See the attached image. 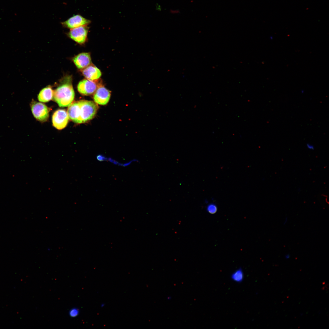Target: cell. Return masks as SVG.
Masks as SVG:
<instances>
[{"label": "cell", "instance_id": "6da1fadb", "mask_svg": "<svg viewBox=\"0 0 329 329\" xmlns=\"http://www.w3.org/2000/svg\"><path fill=\"white\" fill-rule=\"evenodd\" d=\"M98 108L97 104L92 101L81 100L71 103L68 106L67 112L69 119L80 124L93 119Z\"/></svg>", "mask_w": 329, "mask_h": 329}, {"label": "cell", "instance_id": "7a4b0ae2", "mask_svg": "<svg viewBox=\"0 0 329 329\" xmlns=\"http://www.w3.org/2000/svg\"><path fill=\"white\" fill-rule=\"evenodd\" d=\"M75 93L69 76L63 78L59 86L54 91L53 98L60 107L68 106L73 102Z\"/></svg>", "mask_w": 329, "mask_h": 329}, {"label": "cell", "instance_id": "3957f363", "mask_svg": "<svg viewBox=\"0 0 329 329\" xmlns=\"http://www.w3.org/2000/svg\"><path fill=\"white\" fill-rule=\"evenodd\" d=\"M30 106L33 116L37 120L44 122L48 120L49 109L45 104L33 100Z\"/></svg>", "mask_w": 329, "mask_h": 329}, {"label": "cell", "instance_id": "277c9868", "mask_svg": "<svg viewBox=\"0 0 329 329\" xmlns=\"http://www.w3.org/2000/svg\"><path fill=\"white\" fill-rule=\"evenodd\" d=\"M69 119L68 113L65 110L58 109L52 115L53 125L58 129H62L66 126Z\"/></svg>", "mask_w": 329, "mask_h": 329}, {"label": "cell", "instance_id": "5b68a950", "mask_svg": "<svg viewBox=\"0 0 329 329\" xmlns=\"http://www.w3.org/2000/svg\"><path fill=\"white\" fill-rule=\"evenodd\" d=\"M89 28L87 26H81L71 29L69 36L77 43L83 44L87 39Z\"/></svg>", "mask_w": 329, "mask_h": 329}, {"label": "cell", "instance_id": "8992f818", "mask_svg": "<svg viewBox=\"0 0 329 329\" xmlns=\"http://www.w3.org/2000/svg\"><path fill=\"white\" fill-rule=\"evenodd\" d=\"M90 23L89 20L80 14H76L61 22V24L63 27L71 29L81 26H87Z\"/></svg>", "mask_w": 329, "mask_h": 329}, {"label": "cell", "instance_id": "52a82bcc", "mask_svg": "<svg viewBox=\"0 0 329 329\" xmlns=\"http://www.w3.org/2000/svg\"><path fill=\"white\" fill-rule=\"evenodd\" d=\"M78 92L81 94L88 96L93 94L96 91L97 87L94 81L84 79L80 81L77 87Z\"/></svg>", "mask_w": 329, "mask_h": 329}, {"label": "cell", "instance_id": "ba28073f", "mask_svg": "<svg viewBox=\"0 0 329 329\" xmlns=\"http://www.w3.org/2000/svg\"><path fill=\"white\" fill-rule=\"evenodd\" d=\"M111 96L110 91L102 86H99L97 88L94 96V100L97 104L101 105L106 104Z\"/></svg>", "mask_w": 329, "mask_h": 329}, {"label": "cell", "instance_id": "9c48e42d", "mask_svg": "<svg viewBox=\"0 0 329 329\" xmlns=\"http://www.w3.org/2000/svg\"><path fill=\"white\" fill-rule=\"evenodd\" d=\"M73 61L76 67L80 69H83L90 65L91 63L90 54L83 52L74 57Z\"/></svg>", "mask_w": 329, "mask_h": 329}, {"label": "cell", "instance_id": "30bf717a", "mask_svg": "<svg viewBox=\"0 0 329 329\" xmlns=\"http://www.w3.org/2000/svg\"><path fill=\"white\" fill-rule=\"evenodd\" d=\"M81 70L83 75L87 79L93 81L99 79L101 75L100 70L93 65L90 64Z\"/></svg>", "mask_w": 329, "mask_h": 329}, {"label": "cell", "instance_id": "8fae6325", "mask_svg": "<svg viewBox=\"0 0 329 329\" xmlns=\"http://www.w3.org/2000/svg\"><path fill=\"white\" fill-rule=\"evenodd\" d=\"M53 93L54 91L51 87H46L40 92L38 96V100L41 102H48L53 98Z\"/></svg>", "mask_w": 329, "mask_h": 329}, {"label": "cell", "instance_id": "7c38bea8", "mask_svg": "<svg viewBox=\"0 0 329 329\" xmlns=\"http://www.w3.org/2000/svg\"><path fill=\"white\" fill-rule=\"evenodd\" d=\"M244 276V273L242 269L239 268L232 273L231 278L232 280L234 281L240 283L243 280Z\"/></svg>", "mask_w": 329, "mask_h": 329}, {"label": "cell", "instance_id": "4fadbf2b", "mask_svg": "<svg viewBox=\"0 0 329 329\" xmlns=\"http://www.w3.org/2000/svg\"><path fill=\"white\" fill-rule=\"evenodd\" d=\"M207 211L209 213L214 214L217 212V206L214 204H210L207 206Z\"/></svg>", "mask_w": 329, "mask_h": 329}, {"label": "cell", "instance_id": "5bb4252c", "mask_svg": "<svg viewBox=\"0 0 329 329\" xmlns=\"http://www.w3.org/2000/svg\"><path fill=\"white\" fill-rule=\"evenodd\" d=\"M79 312L78 309L76 308H73L69 310V315L71 317H75L78 315Z\"/></svg>", "mask_w": 329, "mask_h": 329}, {"label": "cell", "instance_id": "9a60e30c", "mask_svg": "<svg viewBox=\"0 0 329 329\" xmlns=\"http://www.w3.org/2000/svg\"><path fill=\"white\" fill-rule=\"evenodd\" d=\"M97 158L98 160L100 161H107V158L105 157L104 156L101 155L97 156Z\"/></svg>", "mask_w": 329, "mask_h": 329}, {"label": "cell", "instance_id": "2e32d148", "mask_svg": "<svg viewBox=\"0 0 329 329\" xmlns=\"http://www.w3.org/2000/svg\"><path fill=\"white\" fill-rule=\"evenodd\" d=\"M307 147L308 149L310 150H313L314 149V146L310 143H307L306 144Z\"/></svg>", "mask_w": 329, "mask_h": 329}, {"label": "cell", "instance_id": "e0dca14e", "mask_svg": "<svg viewBox=\"0 0 329 329\" xmlns=\"http://www.w3.org/2000/svg\"><path fill=\"white\" fill-rule=\"evenodd\" d=\"M290 255L289 254H287L285 255V258L286 259H288L290 257Z\"/></svg>", "mask_w": 329, "mask_h": 329}, {"label": "cell", "instance_id": "ac0fdd59", "mask_svg": "<svg viewBox=\"0 0 329 329\" xmlns=\"http://www.w3.org/2000/svg\"><path fill=\"white\" fill-rule=\"evenodd\" d=\"M104 305H105V304L104 303H103L101 305V307H104Z\"/></svg>", "mask_w": 329, "mask_h": 329}, {"label": "cell", "instance_id": "d6986e66", "mask_svg": "<svg viewBox=\"0 0 329 329\" xmlns=\"http://www.w3.org/2000/svg\"><path fill=\"white\" fill-rule=\"evenodd\" d=\"M287 221V218H286V219H285V221L284 222V225H285Z\"/></svg>", "mask_w": 329, "mask_h": 329}, {"label": "cell", "instance_id": "ffe728a7", "mask_svg": "<svg viewBox=\"0 0 329 329\" xmlns=\"http://www.w3.org/2000/svg\"><path fill=\"white\" fill-rule=\"evenodd\" d=\"M303 92H304V91H303V90H302V92H301L302 93H303Z\"/></svg>", "mask_w": 329, "mask_h": 329}]
</instances>
